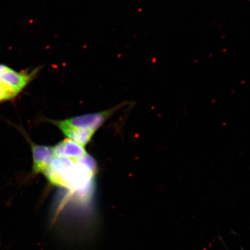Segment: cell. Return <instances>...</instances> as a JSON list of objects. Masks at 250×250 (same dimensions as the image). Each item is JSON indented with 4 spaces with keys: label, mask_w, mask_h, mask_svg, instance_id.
Here are the masks:
<instances>
[{
    "label": "cell",
    "mask_w": 250,
    "mask_h": 250,
    "mask_svg": "<svg viewBox=\"0 0 250 250\" xmlns=\"http://www.w3.org/2000/svg\"><path fill=\"white\" fill-rule=\"evenodd\" d=\"M96 170L95 162L87 154L78 159L55 157L43 174L53 185L66 188L74 192L88 185Z\"/></svg>",
    "instance_id": "cell-1"
},
{
    "label": "cell",
    "mask_w": 250,
    "mask_h": 250,
    "mask_svg": "<svg viewBox=\"0 0 250 250\" xmlns=\"http://www.w3.org/2000/svg\"><path fill=\"white\" fill-rule=\"evenodd\" d=\"M126 104L127 103L123 102L107 110L80 115V116L61 120V121L67 126L83 130H91L96 132L109 117Z\"/></svg>",
    "instance_id": "cell-2"
},
{
    "label": "cell",
    "mask_w": 250,
    "mask_h": 250,
    "mask_svg": "<svg viewBox=\"0 0 250 250\" xmlns=\"http://www.w3.org/2000/svg\"><path fill=\"white\" fill-rule=\"evenodd\" d=\"M33 153V171L34 174L43 173L48 169L55 158L53 146L31 144Z\"/></svg>",
    "instance_id": "cell-3"
},
{
    "label": "cell",
    "mask_w": 250,
    "mask_h": 250,
    "mask_svg": "<svg viewBox=\"0 0 250 250\" xmlns=\"http://www.w3.org/2000/svg\"><path fill=\"white\" fill-rule=\"evenodd\" d=\"M64 134L67 139L73 141L85 146L92 140L95 132L91 130H83L71 127L62 123L61 120H49Z\"/></svg>",
    "instance_id": "cell-4"
},
{
    "label": "cell",
    "mask_w": 250,
    "mask_h": 250,
    "mask_svg": "<svg viewBox=\"0 0 250 250\" xmlns=\"http://www.w3.org/2000/svg\"><path fill=\"white\" fill-rule=\"evenodd\" d=\"M53 147L55 157L78 159L87 155L83 146L67 139Z\"/></svg>",
    "instance_id": "cell-5"
},
{
    "label": "cell",
    "mask_w": 250,
    "mask_h": 250,
    "mask_svg": "<svg viewBox=\"0 0 250 250\" xmlns=\"http://www.w3.org/2000/svg\"><path fill=\"white\" fill-rule=\"evenodd\" d=\"M17 95V93L0 81V103L9 101L15 98Z\"/></svg>",
    "instance_id": "cell-6"
}]
</instances>
